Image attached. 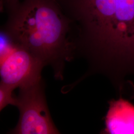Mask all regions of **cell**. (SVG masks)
Listing matches in <instances>:
<instances>
[{"instance_id": "cell-1", "label": "cell", "mask_w": 134, "mask_h": 134, "mask_svg": "<svg viewBox=\"0 0 134 134\" xmlns=\"http://www.w3.org/2000/svg\"><path fill=\"white\" fill-rule=\"evenodd\" d=\"M70 21L75 57L113 86L134 83V0H55Z\"/></svg>"}, {"instance_id": "cell-2", "label": "cell", "mask_w": 134, "mask_h": 134, "mask_svg": "<svg viewBox=\"0 0 134 134\" xmlns=\"http://www.w3.org/2000/svg\"><path fill=\"white\" fill-rule=\"evenodd\" d=\"M8 15L2 32L62 80L75 54L70 21L56 1L24 0Z\"/></svg>"}, {"instance_id": "cell-3", "label": "cell", "mask_w": 134, "mask_h": 134, "mask_svg": "<svg viewBox=\"0 0 134 134\" xmlns=\"http://www.w3.org/2000/svg\"><path fill=\"white\" fill-rule=\"evenodd\" d=\"M19 89L15 105L19 110V120L10 133L60 134L48 109L42 79Z\"/></svg>"}, {"instance_id": "cell-4", "label": "cell", "mask_w": 134, "mask_h": 134, "mask_svg": "<svg viewBox=\"0 0 134 134\" xmlns=\"http://www.w3.org/2000/svg\"><path fill=\"white\" fill-rule=\"evenodd\" d=\"M0 76L2 82L15 89L42 79V63L1 33Z\"/></svg>"}, {"instance_id": "cell-5", "label": "cell", "mask_w": 134, "mask_h": 134, "mask_svg": "<svg viewBox=\"0 0 134 134\" xmlns=\"http://www.w3.org/2000/svg\"><path fill=\"white\" fill-rule=\"evenodd\" d=\"M104 133L134 134V105L120 98L109 102Z\"/></svg>"}, {"instance_id": "cell-6", "label": "cell", "mask_w": 134, "mask_h": 134, "mask_svg": "<svg viewBox=\"0 0 134 134\" xmlns=\"http://www.w3.org/2000/svg\"><path fill=\"white\" fill-rule=\"evenodd\" d=\"M15 88L2 82L0 83V110H3L9 105L15 106L16 96H14L13 91Z\"/></svg>"}, {"instance_id": "cell-7", "label": "cell", "mask_w": 134, "mask_h": 134, "mask_svg": "<svg viewBox=\"0 0 134 134\" xmlns=\"http://www.w3.org/2000/svg\"><path fill=\"white\" fill-rule=\"evenodd\" d=\"M24 0H1V9L8 14L14 10Z\"/></svg>"}]
</instances>
